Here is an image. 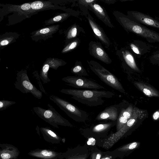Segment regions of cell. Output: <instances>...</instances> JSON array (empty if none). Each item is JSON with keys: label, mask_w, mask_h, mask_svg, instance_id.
<instances>
[{"label": "cell", "mask_w": 159, "mask_h": 159, "mask_svg": "<svg viewBox=\"0 0 159 159\" xmlns=\"http://www.w3.org/2000/svg\"><path fill=\"white\" fill-rule=\"evenodd\" d=\"M59 91L70 95L72 96V98L82 104L90 107L101 105L104 102L102 98H111L115 95V93L109 91L97 89H63Z\"/></svg>", "instance_id": "obj_1"}, {"label": "cell", "mask_w": 159, "mask_h": 159, "mask_svg": "<svg viewBox=\"0 0 159 159\" xmlns=\"http://www.w3.org/2000/svg\"><path fill=\"white\" fill-rule=\"evenodd\" d=\"M148 116L146 110L134 107L133 115L123 127L111 135L104 143V147H111L121 138L126 137L138 128Z\"/></svg>", "instance_id": "obj_2"}, {"label": "cell", "mask_w": 159, "mask_h": 159, "mask_svg": "<svg viewBox=\"0 0 159 159\" xmlns=\"http://www.w3.org/2000/svg\"><path fill=\"white\" fill-rule=\"evenodd\" d=\"M114 14L118 22L126 31L145 39L148 43H159V33L134 21L127 16L121 13L114 12Z\"/></svg>", "instance_id": "obj_3"}, {"label": "cell", "mask_w": 159, "mask_h": 159, "mask_svg": "<svg viewBox=\"0 0 159 159\" xmlns=\"http://www.w3.org/2000/svg\"><path fill=\"white\" fill-rule=\"evenodd\" d=\"M87 61L91 70L102 81L120 92L126 93L122 84L116 76L97 62L92 60Z\"/></svg>", "instance_id": "obj_4"}, {"label": "cell", "mask_w": 159, "mask_h": 159, "mask_svg": "<svg viewBox=\"0 0 159 159\" xmlns=\"http://www.w3.org/2000/svg\"><path fill=\"white\" fill-rule=\"evenodd\" d=\"M49 98L74 120L76 122H84L88 119L89 115L87 113L75 105L53 95L49 96Z\"/></svg>", "instance_id": "obj_5"}, {"label": "cell", "mask_w": 159, "mask_h": 159, "mask_svg": "<svg viewBox=\"0 0 159 159\" xmlns=\"http://www.w3.org/2000/svg\"><path fill=\"white\" fill-rule=\"evenodd\" d=\"M48 109L36 107H34L33 110L40 118L53 125L57 126L58 125H60L72 126L70 122L63 117L50 104H48Z\"/></svg>", "instance_id": "obj_6"}, {"label": "cell", "mask_w": 159, "mask_h": 159, "mask_svg": "<svg viewBox=\"0 0 159 159\" xmlns=\"http://www.w3.org/2000/svg\"><path fill=\"white\" fill-rule=\"evenodd\" d=\"M15 88L23 93H30L40 99L43 97L42 92L37 88L30 82L26 70H21L17 73Z\"/></svg>", "instance_id": "obj_7"}, {"label": "cell", "mask_w": 159, "mask_h": 159, "mask_svg": "<svg viewBox=\"0 0 159 159\" xmlns=\"http://www.w3.org/2000/svg\"><path fill=\"white\" fill-rule=\"evenodd\" d=\"M61 80L67 85L77 89L98 90L104 87L98 83L82 76H69L63 77Z\"/></svg>", "instance_id": "obj_8"}, {"label": "cell", "mask_w": 159, "mask_h": 159, "mask_svg": "<svg viewBox=\"0 0 159 159\" xmlns=\"http://www.w3.org/2000/svg\"><path fill=\"white\" fill-rule=\"evenodd\" d=\"M127 101L123 100L119 103L110 106L101 111L95 118V120L100 121L109 120H117L121 111Z\"/></svg>", "instance_id": "obj_9"}, {"label": "cell", "mask_w": 159, "mask_h": 159, "mask_svg": "<svg viewBox=\"0 0 159 159\" xmlns=\"http://www.w3.org/2000/svg\"><path fill=\"white\" fill-rule=\"evenodd\" d=\"M127 13L128 17L137 23L159 29V21L155 18L137 11H129Z\"/></svg>", "instance_id": "obj_10"}, {"label": "cell", "mask_w": 159, "mask_h": 159, "mask_svg": "<svg viewBox=\"0 0 159 159\" xmlns=\"http://www.w3.org/2000/svg\"><path fill=\"white\" fill-rule=\"evenodd\" d=\"M63 61L57 58H48L43 63L40 72L39 77L43 84H47L51 81L48 76L50 68L57 70L59 66L66 64Z\"/></svg>", "instance_id": "obj_11"}, {"label": "cell", "mask_w": 159, "mask_h": 159, "mask_svg": "<svg viewBox=\"0 0 159 159\" xmlns=\"http://www.w3.org/2000/svg\"><path fill=\"white\" fill-rule=\"evenodd\" d=\"M90 54L95 58L107 64L111 63V60L99 43L91 41L89 44Z\"/></svg>", "instance_id": "obj_12"}, {"label": "cell", "mask_w": 159, "mask_h": 159, "mask_svg": "<svg viewBox=\"0 0 159 159\" xmlns=\"http://www.w3.org/2000/svg\"><path fill=\"white\" fill-rule=\"evenodd\" d=\"M116 121L117 120L99 123L89 129H84V131L89 134L102 137L106 135L111 129L116 125Z\"/></svg>", "instance_id": "obj_13"}, {"label": "cell", "mask_w": 159, "mask_h": 159, "mask_svg": "<svg viewBox=\"0 0 159 159\" xmlns=\"http://www.w3.org/2000/svg\"><path fill=\"white\" fill-rule=\"evenodd\" d=\"M134 106L126 102L122 108L116 121V131L121 129L131 117Z\"/></svg>", "instance_id": "obj_14"}, {"label": "cell", "mask_w": 159, "mask_h": 159, "mask_svg": "<svg viewBox=\"0 0 159 159\" xmlns=\"http://www.w3.org/2000/svg\"><path fill=\"white\" fill-rule=\"evenodd\" d=\"M141 143L139 141H134L125 144L116 149L112 152L115 156L123 158L127 156L140 147Z\"/></svg>", "instance_id": "obj_15"}, {"label": "cell", "mask_w": 159, "mask_h": 159, "mask_svg": "<svg viewBox=\"0 0 159 159\" xmlns=\"http://www.w3.org/2000/svg\"><path fill=\"white\" fill-rule=\"evenodd\" d=\"M87 17L89 25L96 36L101 41L106 48L110 45V41L102 29L92 18L90 15Z\"/></svg>", "instance_id": "obj_16"}, {"label": "cell", "mask_w": 159, "mask_h": 159, "mask_svg": "<svg viewBox=\"0 0 159 159\" xmlns=\"http://www.w3.org/2000/svg\"><path fill=\"white\" fill-rule=\"evenodd\" d=\"M87 7L92 11L106 25L111 28L114 27L108 15L103 8L98 4L93 3L89 5Z\"/></svg>", "instance_id": "obj_17"}, {"label": "cell", "mask_w": 159, "mask_h": 159, "mask_svg": "<svg viewBox=\"0 0 159 159\" xmlns=\"http://www.w3.org/2000/svg\"><path fill=\"white\" fill-rule=\"evenodd\" d=\"M129 46L131 50L138 58L141 57L150 50V46L146 43L140 40H133Z\"/></svg>", "instance_id": "obj_18"}, {"label": "cell", "mask_w": 159, "mask_h": 159, "mask_svg": "<svg viewBox=\"0 0 159 159\" xmlns=\"http://www.w3.org/2000/svg\"><path fill=\"white\" fill-rule=\"evenodd\" d=\"M134 84L146 96L150 97H159V91L150 84L142 81H135Z\"/></svg>", "instance_id": "obj_19"}, {"label": "cell", "mask_w": 159, "mask_h": 159, "mask_svg": "<svg viewBox=\"0 0 159 159\" xmlns=\"http://www.w3.org/2000/svg\"><path fill=\"white\" fill-rule=\"evenodd\" d=\"M122 54L125 64L129 68L137 72H141L136 64L134 55L129 51L127 50H123Z\"/></svg>", "instance_id": "obj_20"}, {"label": "cell", "mask_w": 159, "mask_h": 159, "mask_svg": "<svg viewBox=\"0 0 159 159\" xmlns=\"http://www.w3.org/2000/svg\"><path fill=\"white\" fill-rule=\"evenodd\" d=\"M54 7L51 2L48 1H36L31 4V10L30 12L33 13L38 11Z\"/></svg>", "instance_id": "obj_21"}, {"label": "cell", "mask_w": 159, "mask_h": 159, "mask_svg": "<svg viewBox=\"0 0 159 159\" xmlns=\"http://www.w3.org/2000/svg\"><path fill=\"white\" fill-rule=\"evenodd\" d=\"M59 27V25H57L43 28L36 31L34 36L44 37L52 35L57 31Z\"/></svg>", "instance_id": "obj_22"}, {"label": "cell", "mask_w": 159, "mask_h": 159, "mask_svg": "<svg viewBox=\"0 0 159 159\" xmlns=\"http://www.w3.org/2000/svg\"><path fill=\"white\" fill-rule=\"evenodd\" d=\"M70 71L72 74L79 76H89L86 70L80 62L75 63V65L71 69Z\"/></svg>", "instance_id": "obj_23"}, {"label": "cell", "mask_w": 159, "mask_h": 159, "mask_svg": "<svg viewBox=\"0 0 159 159\" xmlns=\"http://www.w3.org/2000/svg\"><path fill=\"white\" fill-rule=\"evenodd\" d=\"M69 15L67 13H62L50 18L45 22L46 25L61 22L67 18Z\"/></svg>", "instance_id": "obj_24"}, {"label": "cell", "mask_w": 159, "mask_h": 159, "mask_svg": "<svg viewBox=\"0 0 159 159\" xmlns=\"http://www.w3.org/2000/svg\"><path fill=\"white\" fill-rule=\"evenodd\" d=\"M13 8L15 10L25 12H30L31 10V4L27 3L20 5H14Z\"/></svg>", "instance_id": "obj_25"}, {"label": "cell", "mask_w": 159, "mask_h": 159, "mask_svg": "<svg viewBox=\"0 0 159 159\" xmlns=\"http://www.w3.org/2000/svg\"><path fill=\"white\" fill-rule=\"evenodd\" d=\"M149 60L152 65L159 66V49L153 53L150 57Z\"/></svg>", "instance_id": "obj_26"}, {"label": "cell", "mask_w": 159, "mask_h": 159, "mask_svg": "<svg viewBox=\"0 0 159 159\" xmlns=\"http://www.w3.org/2000/svg\"><path fill=\"white\" fill-rule=\"evenodd\" d=\"M90 159H101L103 155V152L97 148L91 149Z\"/></svg>", "instance_id": "obj_27"}, {"label": "cell", "mask_w": 159, "mask_h": 159, "mask_svg": "<svg viewBox=\"0 0 159 159\" xmlns=\"http://www.w3.org/2000/svg\"><path fill=\"white\" fill-rule=\"evenodd\" d=\"M16 103V102L13 101L1 100H0V111H2L5 110L8 107Z\"/></svg>", "instance_id": "obj_28"}, {"label": "cell", "mask_w": 159, "mask_h": 159, "mask_svg": "<svg viewBox=\"0 0 159 159\" xmlns=\"http://www.w3.org/2000/svg\"><path fill=\"white\" fill-rule=\"evenodd\" d=\"M78 42L77 40L72 41L66 47L62 50V53H65L69 52L75 48L78 45Z\"/></svg>", "instance_id": "obj_29"}, {"label": "cell", "mask_w": 159, "mask_h": 159, "mask_svg": "<svg viewBox=\"0 0 159 159\" xmlns=\"http://www.w3.org/2000/svg\"><path fill=\"white\" fill-rule=\"evenodd\" d=\"M77 34V28L76 25H73L68 31L67 39H70L75 37Z\"/></svg>", "instance_id": "obj_30"}, {"label": "cell", "mask_w": 159, "mask_h": 159, "mask_svg": "<svg viewBox=\"0 0 159 159\" xmlns=\"http://www.w3.org/2000/svg\"><path fill=\"white\" fill-rule=\"evenodd\" d=\"M13 39V37H10L1 39L0 46H4L8 45L11 42Z\"/></svg>", "instance_id": "obj_31"}, {"label": "cell", "mask_w": 159, "mask_h": 159, "mask_svg": "<svg viewBox=\"0 0 159 159\" xmlns=\"http://www.w3.org/2000/svg\"><path fill=\"white\" fill-rule=\"evenodd\" d=\"M95 1V0H82L79 1L80 3L84 5L87 6L93 3Z\"/></svg>", "instance_id": "obj_32"}, {"label": "cell", "mask_w": 159, "mask_h": 159, "mask_svg": "<svg viewBox=\"0 0 159 159\" xmlns=\"http://www.w3.org/2000/svg\"><path fill=\"white\" fill-rule=\"evenodd\" d=\"M152 118L155 121H157L159 120V109L153 113Z\"/></svg>", "instance_id": "obj_33"}, {"label": "cell", "mask_w": 159, "mask_h": 159, "mask_svg": "<svg viewBox=\"0 0 159 159\" xmlns=\"http://www.w3.org/2000/svg\"><path fill=\"white\" fill-rule=\"evenodd\" d=\"M96 142V140L93 138H89L87 142V144L89 145H95Z\"/></svg>", "instance_id": "obj_34"}, {"label": "cell", "mask_w": 159, "mask_h": 159, "mask_svg": "<svg viewBox=\"0 0 159 159\" xmlns=\"http://www.w3.org/2000/svg\"><path fill=\"white\" fill-rule=\"evenodd\" d=\"M42 155L45 156H50L52 154V152L51 151H48L46 150H43L42 151Z\"/></svg>", "instance_id": "obj_35"}, {"label": "cell", "mask_w": 159, "mask_h": 159, "mask_svg": "<svg viewBox=\"0 0 159 159\" xmlns=\"http://www.w3.org/2000/svg\"><path fill=\"white\" fill-rule=\"evenodd\" d=\"M1 157L2 159H9L11 155L9 153H3L1 154Z\"/></svg>", "instance_id": "obj_36"}, {"label": "cell", "mask_w": 159, "mask_h": 159, "mask_svg": "<svg viewBox=\"0 0 159 159\" xmlns=\"http://www.w3.org/2000/svg\"><path fill=\"white\" fill-rule=\"evenodd\" d=\"M44 129L46 130L48 133L51 136L53 137H56L57 135L56 134L52 131L48 129Z\"/></svg>", "instance_id": "obj_37"}, {"label": "cell", "mask_w": 159, "mask_h": 159, "mask_svg": "<svg viewBox=\"0 0 159 159\" xmlns=\"http://www.w3.org/2000/svg\"><path fill=\"white\" fill-rule=\"evenodd\" d=\"M157 134L159 135V130L158 132V133H157Z\"/></svg>", "instance_id": "obj_38"}, {"label": "cell", "mask_w": 159, "mask_h": 159, "mask_svg": "<svg viewBox=\"0 0 159 159\" xmlns=\"http://www.w3.org/2000/svg\"><path fill=\"white\" fill-rule=\"evenodd\" d=\"M158 12H159V10L158 11Z\"/></svg>", "instance_id": "obj_39"}]
</instances>
